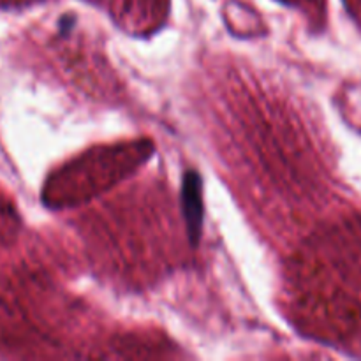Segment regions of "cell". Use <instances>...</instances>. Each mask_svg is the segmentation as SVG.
I'll return each mask as SVG.
<instances>
[{
  "instance_id": "cell-1",
  "label": "cell",
  "mask_w": 361,
  "mask_h": 361,
  "mask_svg": "<svg viewBox=\"0 0 361 361\" xmlns=\"http://www.w3.org/2000/svg\"><path fill=\"white\" fill-rule=\"evenodd\" d=\"M182 214L185 221L187 235L192 247H197L203 231L204 219V203H203V180L201 175L194 169L187 171L182 180Z\"/></svg>"
}]
</instances>
